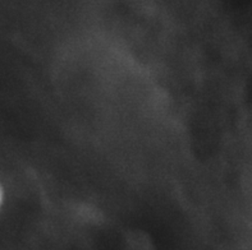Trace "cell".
Returning a JSON list of instances; mask_svg holds the SVG:
<instances>
[{"label": "cell", "instance_id": "cell-1", "mask_svg": "<svg viewBox=\"0 0 252 250\" xmlns=\"http://www.w3.org/2000/svg\"><path fill=\"white\" fill-rule=\"evenodd\" d=\"M1 200H3V192H1V188H0V206H1Z\"/></svg>", "mask_w": 252, "mask_h": 250}]
</instances>
